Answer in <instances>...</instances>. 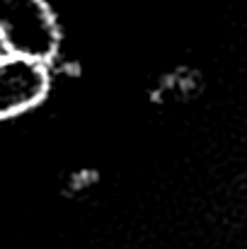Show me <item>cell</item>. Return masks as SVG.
Listing matches in <instances>:
<instances>
[{
    "label": "cell",
    "instance_id": "obj_1",
    "mask_svg": "<svg viewBox=\"0 0 247 249\" xmlns=\"http://www.w3.org/2000/svg\"><path fill=\"white\" fill-rule=\"evenodd\" d=\"M61 41L58 17L46 0H0V53L54 66Z\"/></svg>",
    "mask_w": 247,
    "mask_h": 249
},
{
    "label": "cell",
    "instance_id": "obj_2",
    "mask_svg": "<svg viewBox=\"0 0 247 249\" xmlns=\"http://www.w3.org/2000/svg\"><path fill=\"white\" fill-rule=\"evenodd\" d=\"M54 85L49 63L0 53V121L17 119L41 107Z\"/></svg>",
    "mask_w": 247,
    "mask_h": 249
}]
</instances>
